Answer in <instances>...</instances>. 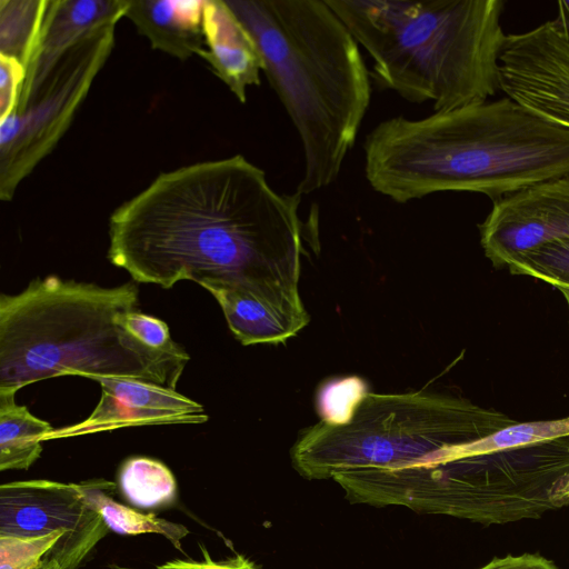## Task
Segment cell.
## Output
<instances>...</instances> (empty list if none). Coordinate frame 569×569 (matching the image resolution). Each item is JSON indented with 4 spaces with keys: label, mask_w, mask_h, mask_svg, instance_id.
Instances as JSON below:
<instances>
[{
    "label": "cell",
    "mask_w": 569,
    "mask_h": 569,
    "mask_svg": "<svg viewBox=\"0 0 569 569\" xmlns=\"http://www.w3.org/2000/svg\"><path fill=\"white\" fill-rule=\"evenodd\" d=\"M300 200L241 154L184 166L112 212L108 259L134 282H197L244 346L281 343L310 320L299 293Z\"/></svg>",
    "instance_id": "6da1fadb"
},
{
    "label": "cell",
    "mask_w": 569,
    "mask_h": 569,
    "mask_svg": "<svg viewBox=\"0 0 569 569\" xmlns=\"http://www.w3.org/2000/svg\"><path fill=\"white\" fill-rule=\"evenodd\" d=\"M363 152L370 187L395 202L442 191L497 202L569 176V127L506 96L421 119H386L366 136Z\"/></svg>",
    "instance_id": "7a4b0ae2"
},
{
    "label": "cell",
    "mask_w": 569,
    "mask_h": 569,
    "mask_svg": "<svg viewBox=\"0 0 569 569\" xmlns=\"http://www.w3.org/2000/svg\"><path fill=\"white\" fill-rule=\"evenodd\" d=\"M515 422L460 397L367 392L347 420L305 430L291 461L308 480H335L351 503L421 512L459 445Z\"/></svg>",
    "instance_id": "3957f363"
},
{
    "label": "cell",
    "mask_w": 569,
    "mask_h": 569,
    "mask_svg": "<svg viewBox=\"0 0 569 569\" xmlns=\"http://www.w3.org/2000/svg\"><path fill=\"white\" fill-rule=\"evenodd\" d=\"M253 39L263 73L300 139L296 193L333 183L371 101L359 44L325 0H226Z\"/></svg>",
    "instance_id": "277c9868"
},
{
    "label": "cell",
    "mask_w": 569,
    "mask_h": 569,
    "mask_svg": "<svg viewBox=\"0 0 569 569\" xmlns=\"http://www.w3.org/2000/svg\"><path fill=\"white\" fill-rule=\"evenodd\" d=\"M372 60L371 78L435 111L500 90L501 0H325Z\"/></svg>",
    "instance_id": "5b68a950"
},
{
    "label": "cell",
    "mask_w": 569,
    "mask_h": 569,
    "mask_svg": "<svg viewBox=\"0 0 569 569\" xmlns=\"http://www.w3.org/2000/svg\"><path fill=\"white\" fill-rule=\"evenodd\" d=\"M138 286L36 278L0 296V395L60 376L134 378L171 389L178 380L123 327Z\"/></svg>",
    "instance_id": "8992f818"
},
{
    "label": "cell",
    "mask_w": 569,
    "mask_h": 569,
    "mask_svg": "<svg viewBox=\"0 0 569 569\" xmlns=\"http://www.w3.org/2000/svg\"><path fill=\"white\" fill-rule=\"evenodd\" d=\"M569 505V436L453 460L430 513L485 526L537 519Z\"/></svg>",
    "instance_id": "52a82bcc"
},
{
    "label": "cell",
    "mask_w": 569,
    "mask_h": 569,
    "mask_svg": "<svg viewBox=\"0 0 569 569\" xmlns=\"http://www.w3.org/2000/svg\"><path fill=\"white\" fill-rule=\"evenodd\" d=\"M117 23L86 36L52 70L24 107L0 119V198L18 186L56 148L71 126L114 47Z\"/></svg>",
    "instance_id": "ba28073f"
},
{
    "label": "cell",
    "mask_w": 569,
    "mask_h": 569,
    "mask_svg": "<svg viewBox=\"0 0 569 569\" xmlns=\"http://www.w3.org/2000/svg\"><path fill=\"white\" fill-rule=\"evenodd\" d=\"M108 530L79 483L38 479L0 486V535L63 533L51 557L62 569H77Z\"/></svg>",
    "instance_id": "9c48e42d"
},
{
    "label": "cell",
    "mask_w": 569,
    "mask_h": 569,
    "mask_svg": "<svg viewBox=\"0 0 569 569\" xmlns=\"http://www.w3.org/2000/svg\"><path fill=\"white\" fill-rule=\"evenodd\" d=\"M478 228L485 254L496 268L545 243L569 239V176L493 202Z\"/></svg>",
    "instance_id": "30bf717a"
},
{
    "label": "cell",
    "mask_w": 569,
    "mask_h": 569,
    "mask_svg": "<svg viewBox=\"0 0 569 569\" xmlns=\"http://www.w3.org/2000/svg\"><path fill=\"white\" fill-rule=\"evenodd\" d=\"M94 381L101 386V398L91 415L53 429L46 440L130 426L203 423L209 418L201 403L176 389L134 378L100 377Z\"/></svg>",
    "instance_id": "8fae6325"
},
{
    "label": "cell",
    "mask_w": 569,
    "mask_h": 569,
    "mask_svg": "<svg viewBox=\"0 0 569 569\" xmlns=\"http://www.w3.org/2000/svg\"><path fill=\"white\" fill-rule=\"evenodd\" d=\"M128 6L129 0H49L16 110L40 90L72 47L94 30L118 23Z\"/></svg>",
    "instance_id": "7c38bea8"
},
{
    "label": "cell",
    "mask_w": 569,
    "mask_h": 569,
    "mask_svg": "<svg viewBox=\"0 0 569 569\" xmlns=\"http://www.w3.org/2000/svg\"><path fill=\"white\" fill-rule=\"evenodd\" d=\"M204 50L199 57L234 97L247 101V90L260 84L263 63L257 46L226 0H204L202 13Z\"/></svg>",
    "instance_id": "4fadbf2b"
},
{
    "label": "cell",
    "mask_w": 569,
    "mask_h": 569,
    "mask_svg": "<svg viewBox=\"0 0 569 569\" xmlns=\"http://www.w3.org/2000/svg\"><path fill=\"white\" fill-rule=\"evenodd\" d=\"M201 0H129L126 18L151 47L180 60L204 50Z\"/></svg>",
    "instance_id": "5bb4252c"
},
{
    "label": "cell",
    "mask_w": 569,
    "mask_h": 569,
    "mask_svg": "<svg viewBox=\"0 0 569 569\" xmlns=\"http://www.w3.org/2000/svg\"><path fill=\"white\" fill-rule=\"evenodd\" d=\"M52 430L48 421L18 405L16 395H0V470L28 469Z\"/></svg>",
    "instance_id": "9a60e30c"
},
{
    "label": "cell",
    "mask_w": 569,
    "mask_h": 569,
    "mask_svg": "<svg viewBox=\"0 0 569 569\" xmlns=\"http://www.w3.org/2000/svg\"><path fill=\"white\" fill-rule=\"evenodd\" d=\"M82 492L100 513L108 528L120 535L160 533L180 548V540L189 531L180 523L142 513L114 501L109 495L114 483L104 480H91L79 483Z\"/></svg>",
    "instance_id": "2e32d148"
},
{
    "label": "cell",
    "mask_w": 569,
    "mask_h": 569,
    "mask_svg": "<svg viewBox=\"0 0 569 569\" xmlns=\"http://www.w3.org/2000/svg\"><path fill=\"white\" fill-rule=\"evenodd\" d=\"M119 485L129 502L141 509L169 505L177 497L172 472L152 458L132 457L126 460L119 472Z\"/></svg>",
    "instance_id": "e0dca14e"
},
{
    "label": "cell",
    "mask_w": 569,
    "mask_h": 569,
    "mask_svg": "<svg viewBox=\"0 0 569 569\" xmlns=\"http://www.w3.org/2000/svg\"><path fill=\"white\" fill-rule=\"evenodd\" d=\"M48 2L0 1V54L12 57L27 67L40 34Z\"/></svg>",
    "instance_id": "ac0fdd59"
},
{
    "label": "cell",
    "mask_w": 569,
    "mask_h": 569,
    "mask_svg": "<svg viewBox=\"0 0 569 569\" xmlns=\"http://www.w3.org/2000/svg\"><path fill=\"white\" fill-rule=\"evenodd\" d=\"M122 325L133 338L160 359L179 381L190 357L172 340L168 325L138 309L124 315Z\"/></svg>",
    "instance_id": "d6986e66"
},
{
    "label": "cell",
    "mask_w": 569,
    "mask_h": 569,
    "mask_svg": "<svg viewBox=\"0 0 569 569\" xmlns=\"http://www.w3.org/2000/svg\"><path fill=\"white\" fill-rule=\"evenodd\" d=\"M512 274L530 276L558 288H569V239L556 240L515 258Z\"/></svg>",
    "instance_id": "ffe728a7"
},
{
    "label": "cell",
    "mask_w": 569,
    "mask_h": 569,
    "mask_svg": "<svg viewBox=\"0 0 569 569\" xmlns=\"http://www.w3.org/2000/svg\"><path fill=\"white\" fill-rule=\"evenodd\" d=\"M62 539L61 532L41 537L0 535V569H36L51 559Z\"/></svg>",
    "instance_id": "44dd1931"
},
{
    "label": "cell",
    "mask_w": 569,
    "mask_h": 569,
    "mask_svg": "<svg viewBox=\"0 0 569 569\" xmlns=\"http://www.w3.org/2000/svg\"><path fill=\"white\" fill-rule=\"evenodd\" d=\"M367 393L363 382L356 377L332 381L319 396L322 420L342 422L347 420L358 401Z\"/></svg>",
    "instance_id": "7402d4cb"
},
{
    "label": "cell",
    "mask_w": 569,
    "mask_h": 569,
    "mask_svg": "<svg viewBox=\"0 0 569 569\" xmlns=\"http://www.w3.org/2000/svg\"><path fill=\"white\" fill-rule=\"evenodd\" d=\"M24 79V66L12 57L0 54V119L17 109Z\"/></svg>",
    "instance_id": "603a6c76"
},
{
    "label": "cell",
    "mask_w": 569,
    "mask_h": 569,
    "mask_svg": "<svg viewBox=\"0 0 569 569\" xmlns=\"http://www.w3.org/2000/svg\"><path fill=\"white\" fill-rule=\"evenodd\" d=\"M201 548L204 557L203 561L176 559L157 567V569H258L252 561L242 555L222 561H213L207 549L203 546Z\"/></svg>",
    "instance_id": "cb8c5ba5"
},
{
    "label": "cell",
    "mask_w": 569,
    "mask_h": 569,
    "mask_svg": "<svg viewBox=\"0 0 569 569\" xmlns=\"http://www.w3.org/2000/svg\"><path fill=\"white\" fill-rule=\"evenodd\" d=\"M479 569H559L556 563L537 553L508 555L490 560Z\"/></svg>",
    "instance_id": "d4e9b609"
},
{
    "label": "cell",
    "mask_w": 569,
    "mask_h": 569,
    "mask_svg": "<svg viewBox=\"0 0 569 569\" xmlns=\"http://www.w3.org/2000/svg\"><path fill=\"white\" fill-rule=\"evenodd\" d=\"M558 14L553 22L567 34H569V1H558Z\"/></svg>",
    "instance_id": "484cf974"
},
{
    "label": "cell",
    "mask_w": 569,
    "mask_h": 569,
    "mask_svg": "<svg viewBox=\"0 0 569 569\" xmlns=\"http://www.w3.org/2000/svg\"><path fill=\"white\" fill-rule=\"evenodd\" d=\"M36 569H62V567L54 559H50V560L44 559L42 565L40 567L36 568Z\"/></svg>",
    "instance_id": "4316f807"
},
{
    "label": "cell",
    "mask_w": 569,
    "mask_h": 569,
    "mask_svg": "<svg viewBox=\"0 0 569 569\" xmlns=\"http://www.w3.org/2000/svg\"><path fill=\"white\" fill-rule=\"evenodd\" d=\"M558 290L563 295L569 310V288H558Z\"/></svg>",
    "instance_id": "83f0119b"
}]
</instances>
